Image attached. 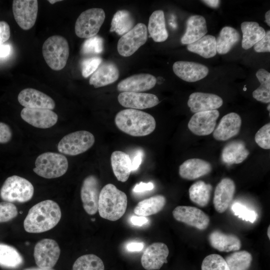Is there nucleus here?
Here are the masks:
<instances>
[{
  "instance_id": "nucleus-34",
  "label": "nucleus",
  "mask_w": 270,
  "mask_h": 270,
  "mask_svg": "<svg viewBox=\"0 0 270 270\" xmlns=\"http://www.w3.org/2000/svg\"><path fill=\"white\" fill-rule=\"evenodd\" d=\"M188 51L208 58L216 55V38L212 35H205L198 40L188 44Z\"/></svg>"
},
{
  "instance_id": "nucleus-60",
  "label": "nucleus",
  "mask_w": 270,
  "mask_h": 270,
  "mask_svg": "<svg viewBox=\"0 0 270 270\" xmlns=\"http://www.w3.org/2000/svg\"><path fill=\"white\" fill-rule=\"evenodd\" d=\"M270 105L268 104V108H267L269 112H270Z\"/></svg>"
},
{
  "instance_id": "nucleus-52",
  "label": "nucleus",
  "mask_w": 270,
  "mask_h": 270,
  "mask_svg": "<svg viewBox=\"0 0 270 270\" xmlns=\"http://www.w3.org/2000/svg\"><path fill=\"white\" fill-rule=\"evenodd\" d=\"M144 247V244L142 242H131L126 246V250L129 252H140Z\"/></svg>"
},
{
  "instance_id": "nucleus-15",
  "label": "nucleus",
  "mask_w": 270,
  "mask_h": 270,
  "mask_svg": "<svg viewBox=\"0 0 270 270\" xmlns=\"http://www.w3.org/2000/svg\"><path fill=\"white\" fill-rule=\"evenodd\" d=\"M169 254L168 246L163 242H154L144 250L141 258V264L146 270H160L167 263Z\"/></svg>"
},
{
  "instance_id": "nucleus-21",
  "label": "nucleus",
  "mask_w": 270,
  "mask_h": 270,
  "mask_svg": "<svg viewBox=\"0 0 270 270\" xmlns=\"http://www.w3.org/2000/svg\"><path fill=\"white\" fill-rule=\"evenodd\" d=\"M222 104V99L218 96L201 92L192 93L188 101V106L191 112L194 114L216 110Z\"/></svg>"
},
{
  "instance_id": "nucleus-6",
  "label": "nucleus",
  "mask_w": 270,
  "mask_h": 270,
  "mask_svg": "<svg viewBox=\"0 0 270 270\" xmlns=\"http://www.w3.org/2000/svg\"><path fill=\"white\" fill-rule=\"evenodd\" d=\"M34 188L28 180L16 175L8 178L0 189V197L4 202H26L30 200Z\"/></svg>"
},
{
  "instance_id": "nucleus-3",
  "label": "nucleus",
  "mask_w": 270,
  "mask_h": 270,
  "mask_svg": "<svg viewBox=\"0 0 270 270\" xmlns=\"http://www.w3.org/2000/svg\"><path fill=\"white\" fill-rule=\"evenodd\" d=\"M128 205L126 194L114 184H108L100 190L98 212L104 219L116 221L124 214Z\"/></svg>"
},
{
  "instance_id": "nucleus-11",
  "label": "nucleus",
  "mask_w": 270,
  "mask_h": 270,
  "mask_svg": "<svg viewBox=\"0 0 270 270\" xmlns=\"http://www.w3.org/2000/svg\"><path fill=\"white\" fill-rule=\"evenodd\" d=\"M12 12L15 20L24 30L30 29L35 24L38 12L36 0H14Z\"/></svg>"
},
{
  "instance_id": "nucleus-13",
  "label": "nucleus",
  "mask_w": 270,
  "mask_h": 270,
  "mask_svg": "<svg viewBox=\"0 0 270 270\" xmlns=\"http://www.w3.org/2000/svg\"><path fill=\"white\" fill-rule=\"evenodd\" d=\"M174 218L177 221L200 230H204L208 226L209 216L201 210L193 206H180L172 211Z\"/></svg>"
},
{
  "instance_id": "nucleus-7",
  "label": "nucleus",
  "mask_w": 270,
  "mask_h": 270,
  "mask_svg": "<svg viewBox=\"0 0 270 270\" xmlns=\"http://www.w3.org/2000/svg\"><path fill=\"white\" fill-rule=\"evenodd\" d=\"M95 138L87 130H78L64 136L57 148L62 154L74 156L84 153L94 145Z\"/></svg>"
},
{
  "instance_id": "nucleus-22",
  "label": "nucleus",
  "mask_w": 270,
  "mask_h": 270,
  "mask_svg": "<svg viewBox=\"0 0 270 270\" xmlns=\"http://www.w3.org/2000/svg\"><path fill=\"white\" fill-rule=\"evenodd\" d=\"M236 191L234 182L230 178H224L217 184L214 193L213 204L216 210L224 212L232 202Z\"/></svg>"
},
{
  "instance_id": "nucleus-17",
  "label": "nucleus",
  "mask_w": 270,
  "mask_h": 270,
  "mask_svg": "<svg viewBox=\"0 0 270 270\" xmlns=\"http://www.w3.org/2000/svg\"><path fill=\"white\" fill-rule=\"evenodd\" d=\"M118 102L123 106L135 110H144L158 105V98L152 94L122 92L118 96Z\"/></svg>"
},
{
  "instance_id": "nucleus-53",
  "label": "nucleus",
  "mask_w": 270,
  "mask_h": 270,
  "mask_svg": "<svg viewBox=\"0 0 270 270\" xmlns=\"http://www.w3.org/2000/svg\"><path fill=\"white\" fill-rule=\"evenodd\" d=\"M148 222V219L146 216H134L130 218V222L134 226H142Z\"/></svg>"
},
{
  "instance_id": "nucleus-43",
  "label": "nucleus",
  "mask_w": 270,
  "mask_h": 270,
  "mask_svg": "<svg viewBox=\"0 0 270 270\" xmlns=\"http://www.w3.org/2000/svg\"><path fill=\"white\" fill-rule=\"evenodd\" d=\"M234 214L244 220L254 223L257 218L258 214L254 210L238 202H234L231 206Z\"/></svg>"
},
{
  "instance_id": "nucleus-46",
  "label": "nucleus",
  "mask_w": 270,
  "mask_h": 270,
  "mask_svg": "<svg viewBox=\"0 0 270 270\" xmlns=\"http://www.w3.org/2000/svg\"><path fill=\"white\" fill-rule=\"evenodd\" d=\"M254 140L258 145L265 150L270 148V124L262 126L256 134Z\"/></svg>"
},
{
  "instance_id": "nucleus-40",
  "label": "nucleus",
  "mask_w": 270,
  "mask_h": 270,
  "mask_svg": "<svg viewBox=\"0 0 270 270\" xmlns=\"http://www.w3.org/2000/svg\"><path fill=\"white\" fill-rule=\"evenodd\" d=\"M102 260L93 254H84L79 257L74 262L72 270H104Z\"/></svg>"
},
{
  "instance_id": "nucleus-39",
  "label": "nucleus",
  "mask_w": 270,
  "mask_h": 270,
  "mask_svg": "<svg viewBox=\"0 0 270 270\" xmlns=\"http://www.w3.org/2000/svg\"><path fill=\"white\" fill-rule=\"evenodd\" d=\"M224 260L230 270H249L252 257L246 250H237L227 256Z\"/></svg>"
},
{
  "instance_id": "nucleus-8",
  "label": "nucleus",
  "mask_w": 270,
  "mask_h": 270,
  "mask_svg": "<svg viewBox=\"0 0 270 270\" xmlns=\"http://www.w3.org/2000/svg\"><path fill=\"white\" fill-rule=\"evenodd\" d=\"M106 18L104 11L100 8H92L82 12L74 26L76 35L80 38H90L96 35Z\"/></svg>"
},
{
  "instance_id": "nucleus-29",
  "label": "nucleus",
  "mask_w": 270,
  "mask_h": 270,
  "mask_svg": "<svg viewBox=\"0 0 270 270\" xmlns=\"http://www.w3.org/2000/svg\"><path fill=\"white\" fill-rule=\"evenodd\" d=\"M248 154L249 152L242 141L234 140L224 148L221 158L224 164L231 165L242 162Z\"/></svg>"
},
{
  "instance_id": "nucleus-41",
  "label": "nucleus",
  "mask_w": 270,
  "mask_h": 270,
  "mask_svg": "<svg viewBox=\"0 0 270 270\" xmlns=\"http://www.w3.org/2000/svg\"><path fill=\"white\" fill-rule=\"evenodd\" d=\"M104 49L102 38L98 36L87 38L82 44L81 52L84 55H94L100 54Z\"/></svg>"
},
{
  "instance_id": "nucleus-36",
  "label": "nucleus",
  "mask_w": 270,
  "mask_h": 270,
  "mask_svg": "<svg viewBox=\"0 0 270 270\" xmlns=\"http://www.w3.org/2000/svg\"><path fill=\"white\" fill-rule=\"evenodd\" d=\"M134 24V20L128 10H119L112 17L110 32L123 36L131 30Z\"/></svg>"
},
{
  "instance_id": "nucleus-27",
  "label": "nucleus",
  "mask_w": 270,
  "mask_h": 270,
  "mask_svg": "<svg viewBox=\"0 0 270 270\" xmlns=\"http://www.w3.org/2000/svg\"><path fill=\"white\" fill-rule=\"evenodd\" d=\"M208 241L212 247L222 252L237 251L241 247L240 240L236 236L217 230L209 234Z\"/></svg>"
},
{
  "instance_id": "nucleus-9",
  "label": "nucleus",
  "mask_w": 270,
  "mask_h": 270,
  "mask_svg": "<svg viewBox=\"0 0 270 270\" xmlns=\"http://www.w3.org/2000/svg\"><path fill=\"white\" fill-rule=\"evenodd\" d=\"M148 39L146 26L143 23L137 24L119 39L117 49L120 55L127 57L133 54Z\"/></svg>"
},
{
  "instance_id": "nucleus-47",
  "label": "nucleus",
  "mask_w": 270,
  "mask_h": 270,
  "mask_svg": "<svg viewBox=\"0 0 270 270\" xmlns=\"http://www.w3.org/2000/svg\"><path fill=\"white\" fill-rule=\"evenodd\" d=\"M254 50L257 52H270V30L266 32L264 36L254 46Z\"/></svg>"
},
{
  "instance_id": "nucleus-19",
  "label": "nucleus",
  "mask_w": 270,
  "mask_h": 270,
  "mask_svg": "<svg viewBox=\"0 0 270 270\" xmlns=\"http://www.w3.org/2000/svg\"><path fill=\"white\" fill-rule=\"evenodd\" d=\"M174 73L188 82H195L204 78L208 74V68L201 64L188 61H177L172 66Z\"/></svg>"
},
{
  "instance_id": "nucleus-37",
  "label": "nucleus",
  "mask_w": 270,
  "mask_h": 270,
  "mask_svg": "<svg viewBox=\"0 0 270 270\" xmlns=\"http://www.w3.org/2000/svg\"><path fill=\"white\" fill-rule=\"evenodd\" d=\"M24 262L22 256L14 247L0 243V266L6 268H16Z\"/></svg>"
},
{
  "instance_id": "nucleus-58",
  "label": "nucleus",
  "mask_w": 270,
  "mask_h": 270,
  "mask_svg": "<svg viewBox=\"0 0 270 270\" xmlns=\"http://www.w3.org/2000/svg\"><path fill=\"white\" fill-rule=\"evenodd\" d=\"M49 2L51 4H55L56 2H60L62 0H48Z\"/></svg>"
},
{
  "instance_id": "nucleus-28",
  "label": "nucleus",
  "mask_w": 270,
  "mask_h": 270,
  "mask_svg": "<svg viewBox=\"0 0 270 270\" xmlns=\"http://www.w3.org/2000/svg\"><path fill=\"white\" fill-rule=\"evenodd\" d=\"M110 162L117 180L121 182H126L132 172V160L129 155L120 150L114 151L111 154Z\"/></svg>"
},
{
  "instance_id": "nucleus-24",
  "label": "nucleus",
  "mask_w": 270,
  "mask_h": 270,
  "mask_svg": "<svg viewBox=\"0 0 270 270\" xmlns=\"http://www.w3.org/2000/svg\"><path fill=\"white\" fill-rule=\"evenodd\" d=\"M212 170L211 164L204 160L194 158L186 160L179 167L181 178L194 180L209 174Z\"/></svg>"
},
{
  "instance_id": "nucleus-50",
  "label": "nucleus",
  "mask_w": 270,
  "mask_h": 270,
  "mask_svg": "<svg viewBox=\"0 0 270 270\" xmlns=\"http://www.w3.org/2000/svg\"><path fill=\"white\" fill-rule=\"evenodd\" d=\"M154 188V185L152 182H148V183L140 182L135 185L132 189V190L134 192H142L146 191H148L152 190Z\"/></svg>"
},
{
  "instance_id": "nucleus-51",
  "label": "nucleus",
  "mask_w": 270,
  "mask_h": 270,
  "mask_svg": "<svg viewBox=\"0 0 270 270\" xmlns=\"http://www.w3.org/2000/svg\"><path fill=\"white\" fill-rule=\"evenodd\" d=\"M143 156V152L142 150H138L136 153V154L132 161V171H135L138 170L142 163Z\"/></svg>"
},
{
  "instance_id": "nucleus-18",
  "label": "nucleus",
  "mask_w": 270,
  "mask_h": 270,
  "mask_svg": "<svg viewBox=\"0 0 270 270\" xmlns=\"http://www.w3.org/2000/svg\"><path fill=\"white\" fill-rule=\"evenodd\" d=\"M19 103L26 108H40L52 110L55 108L54 100L46 94L32 88L22 90L18 96Z\"/></svg>"
},
{
  "instance_id": "nucleus-23",
  "label": "nucleus",
  "mask_w": 270,
  "mask_h": 270,
  "mask_svg": "<svg viewBox=\"0 0 270 270\" xmlns=\"http://www.w3.org/2000/svg\"><path fill=\"white\" fill-rule=\"evenodd\" d=\"M241 124L242 119L238 114H228L221 118L218 126L214 130L213 136L218 140H226L239 132Z\"/></svg>"
},
{
  "instance_id": "nucleus-4",
  "label": "nucleus",
  "mask_w": 270,
  "mask_h": 270,
  "mask_svg": "<svg viewBox=\"0 0 270 270\" xmlns=\"http://www.w3.org/2000/svg\"><path fill=\"white\" fill-rule=\"evenodd\" d=\"M69 45L66 38L54 35L44 42L42 52L44 59L50 68L60 70L66 66L69 56Z\"/></svg>"
},
{
  "instance_id": "nucleus-16",
  "label": "nucleus",
  "mask_w": 270,
  "mask_h": 270,
  "mask_svg": "<svg viewBox=\"0 0 270 270\" xmlns=\"http://www.w3.org/2000/svg\"><path fill=\"white\" fill-rule=\"evenodd\" d=\"M219 116L216 110L195 113L188 123V128L196 135H209L214 130Z\"/></svg>"
},
{
  "instance_id": "nucleus-30",
  "label": "nucleus",
  "mask_w": 270,
  "mask_h": 270,
  "mask_svg": "<svg viewBox=\"0 0 270 270\" xmlns=\"http://www.w3.org/2000/svg\"><path fill=\"white\" fill-rule=\"evenodd\" d=\"M148 30L156 42H162L168 38V34L166 27L164 12L162 10H155L150 15Z\"/></svg>"
},
{
  "instance_id": "nucleus-54",
  "label": "nucleus",
  "mask_w": 270,
  "mask_h": 270,
  "mask_svg": "<svg viewBox=\"0 0 270 270\" xmlns=\"http://www.w3.org/2000/svg\"><path fill=\"white\" fill-rule=\"evenodd\" d=\"M11 48L10 46L6 44H0V58H4L9 55Z\"/></svg>"
},
{
  "instance_id": "nucleus-38",
  "label": "nucleus",
  "mask_w": 270,
  "mask_h": 270,
  "mask_svg": "<svg viewBox=\"0 0 270 270\" xmlns=\"http://www.w3.org/2000/svg\"><path fill=\"white\" fill-rule=\"evenodd\" d=\"M260 84L252 92L254 98L263 103L270 102V73L264 68L259 69L256 72Z\"/></svg>"
},
{
  "instance_id": "nucleus-55",
  "label": "nucleus",
  "mask_w": 270,
  "mask_h": 270,
  "mask_svg": "<svg viewBox=\"0 0 270 270\" xmlns=\"http://www.w3.org/2000/svg\"><path fill=\"white\" fill-rule=\"evenodd\" d=\"M204 4L212 8H217L219 6L220 1L218 0H202Z\"/></svg>"
},
{
  "instance_id": "nucleus-14",
  "label": "nucleus",
  "mask_w": 270,
  "mask_h": 270,
  "mask_svg": "<svg viewBox=\"0 0 270 270\" xmlns=\"http://www.w3.org/2000/svg\"><path fill=\"white\" fill-rule=\"evenodd\" d=\"M20 116L31 126L44 129L53 126L58 120L55 112L46 108H24L21 110Z\"/></svg>"
},
{
  "instance_id": "nucleus-2",
  "label": "nucleus",
  "mask_w": 270,
  "mask_h": 270,
  "mask_svg": "<svg viewBox=\"0 0 270 270\" xmlns=\"http://www.w3.org/2000/svg\"><path fill=\"white\" fill-rule=\"evenodd\" d=\"M117 128L133 136H144L156 128L154 118L150 114L138 110L127 108L117 113L114 118Z\"/></svg>"
},
{
  "instance_id": "nucleus-10",
  "label": "nucleus",
  "mask_w": 270,
  "mask_h": 270,
  "mask_svg": "<svg viewBox=\"0 0 270 270\" xmlns=\"http://www.w3.org/2000/svg\"><path fill=\"white\" fill-rule=\"evenodd\" d=\"M60 254L57 242L50 238H44L34 246V256L38 267L51 269L56 264Z\"/></svg>"
},
{
  "instance_id": "nucleus-56",
  "label": "nucleus",
  "mask_w": 270,
  "mask_h": 270,
  "mask_svg": "<svg viewBox=\"0 0 270 270\" xmlns=\"http://www.w3.org/2000/svg\"><path fill=\"white\" fill-rule=\"evenodd\" d=\"M265 22L268 26H270V10H268L265 14Z\"/></svg>"
},
{
  "instance_id": "nucleus-12",
  "label": "nucleus",
  "mask_w": 270,
  "mask_h": 270,
  "mask_svg": "<svg viewBox=\"0 0 270 270\" xmlns=\"http://www.w3.org/2000/svg\"><path fill=\"white\" fill-rule=\"evenodd\" d=\"M100 187L99 180L94 175H89L83 180L80 198L83 208L88 214H94L98 211Z\"/></svg>"
},
{
  "instance_id": "nucleus-35",
  "label": "nucleus",
  "mask_w": 270,
  "mask_h": 270,
  "mask_svg": "<svg viewBox=\"0 0 270 270\" xmlns=\"http://www.w3.org/2000/svg\"><path fill=\"white\" fill-rule=\"evenodd\" d=\"M212 189L210 184H206L202 180L197 181L189 188L190 198L198 206L205 207L210 201Z\"/></svg>"
},
{
  "instance_id": "nucleus-42",
  "label": "nucleus",
  "mask_w": 270,
  "mask_h": 270,
  "mask_svg": "<svg viewBox=\"0 0 270 270\" xmlns=\"http://www.w3.org/2000/svg\"><path fill=\"white\" fill-rule=\"evenodd\" d=\"M202 270H230L224 258L218 254L207 256L203 260Z\"/></svg>"
},
{
  "instance_id": "nucleus-45",
  "label": "nucleus",
  "mask_w": 270,
  "mask_h": 270,
  "mask_svg": "<svg viewBox=\"0 0 270 270\" xmlns=\"http://www.w3.org/2000/svg\"><path fill=\"white\" fill-rule=\"evenodd\" d=\"M18 214L16 206L12 202H0V222H8L15 218Z\"/></svg>"
},
{
  "instance_id": "nucleus-44",
  "label": "nucleus",
  "mask_w": 270,
  "mask_h": 270,
  "mask_svg": "<svg viewBox=\"0 0 270 270\" xmlns=\"http://www.w3.org/2000/svg\"><path fill=\"white\" fill-rule=\"evenodd\" d=\"M102 59L98 56H92L84 59L81 62L82 76L86 78L92 74L102 64Z\"/></svg>"
},
{
  "instance_id": "nucleus-20",
  "label": "nucleus",
  "mask_w": 270,
  "mask_h": 270,
  "mask_svg": "<svg viewBox=\"0 0 270 270\" xmlns=\"http://www.w3.org/2000/svg\"><path fill=\"white\" fill-rule=\"evenodd\" d=\"M156 82L155 76L149 74H134L120 81L118 90L122 92H141L153 88Z\"/></svg>"
},
{
  "instance_id": "nucleus-33",
  "label": "nucleus",
  "mask_w": 270,
  "mask_h": 270,
  "mask_svg": "<svg viewBox=\"0 0 270 270\" xmlns=\"http://www.w3.org/2000/svg\"><path fill=\"white\" fill-rule=\"evenodd\" d=\"M240 40L239 32L231 26H224L216 39V52L224 54L229 52Z\"/></svg>"
},
{
  "instance_id": "nucleus-32",
  "label": "nucleus",
  "mask_w": 270,
  "mask_h": 270,
  "mask_svg": "<svg viewBox=\"0 0 270 270\" xmlns=\"http://www.w3.org/2000/svg\"><path fill=\"white\" fill-rule=\"evenodd\" d=\"M166 204V198L164 196H154L138 202L134 208V212L138 216L146 217L159 212Z\"/></svg>"
},
{
  "instance_id": "nucleus-1",
  "label": "nucleus",
  "mask_w": 270,
  "mask_h": 270,
  "mask_svg": "<svg viewBox=\"0 0 270 270\" xmlns=\"http://www.w3.org/2000/svg\"><path fill=\"white\" fill-rule=\"evenodd\" d=\"M61 217L58 204L52 200H44L29 210L24 222V227L28 232H43L56 226Z\"/></svg>"
},
{
  "instance_id": "nucleus-57",
  "label": "nucleus",
  "mask_w": 270,
  "mask_h": 270,
  "mask_svg": "<svg viewBox=\"0 0 270 270\" xmlns=\"http://www.w3.org/2000/svg\"><path fill=\"white\" fill-rule=\"evenodd\" d=\"M24 270H54L52 269H46V268H42L39 267H34V268H26Z\"/></svg>"
},
{
  "instance_id": "nucleus-49",
  "label": "nucleus",
  "mask_w": 270,
  "mask_h": 270,
  "mask_svg": "<svg viewBox=\"0 0 270 270\" xmlns=\"http://www.w3.org/2000/svg\"><path fill=\"white\" fill-rule=\"evenodd\" d=\"M10 36V28L8 24L4 21H0V44L7 41Z\"/></svg>"
},
{
  "instance_id": "nucleus-25",
  "label": "nucleus",
  "mask_w": 270,
  "mask_h": 270,
  "mask_svg": "<svg viewBox=\"0 0 270 270\" xmlns=\"http://www.w3.org/2000/svg\"><path fill=\"white\" fill-rule=\"evenodd\" d=\"M119 70L112 62L101 64L98 69L92 74L89 84L95 88H98L112 84L119 77Z\"/></svg>"
},
{
  "instance_id": "nucleus-5",
  "label": "nucleus",
  "mask_w": 270,
  "mask_h": 270,
  "mask_svg": "<svg viewBox=\"0 0 270 270\" xmlns=\"http://www.w3.org/2000/svg\"><path fill=\"white\" fill-rule=\"evenodd\" d=\"M68 166V160L64 154L49 152L37 157L33 170L44 178H55L65 174Z\"/></svg>"
},
{
  "instance_id": "nucleus-48",
  "label": "nucleus",
  "mask_w": 270,
  "mask_h": 270,
  "mask_svg": "<svg viewBox=\"0 0 270 270\" xmlns=\"http://www.w3.org/2000/svg\"><path fill=\"white\" fill-rule=\"evenodd\" d=\"M12 136V130L6 124L0 122V144H6L9 142Z\"/></svg>"
},
{
  "instance_id": "nucleus-31",
  "label": "nucleus",
  "mask_w": 270,
  "mask_h": 270,
  "mask_svg": "<svg viewBox=\"0 0 270 270\" xmlns=\"http://www.w3.org/2000/svg\"><path fill=\"white\" fill-rule=\"evenodd\" d=\"M242 32V47L248 50L261 40L265 36L264 29L255 22H244L241 24Z\"/></svg>"
},
{
  "instance_id": "nucleus-26",
  "label": "nucleus",
  "mask_w": 270,
  "mask_h": 270,
  "mask_svg": "<svg viewBox=\"0 0 270 270\" xmlns=\"http://www.w3.org/2000/svg\"><path fill=\"white\" fill-rule=\"evenodd\" d=\"M186 30L181 42L184 44L193 43L203 37L208 32L206 20L200 15H192L186 21Z\"/></svg>"
},
{
  "instance_id": "nucleus-59",
  "label": "nucleus",
  "mask_w": 270,
  "mask_h": 270,
  "mask_svg": "<svg viewBox=\"0 0 270 270\" xmlns=\"http://www.w3.org/2000/svg\"><path fill=\"white\" fill-rule=\"evenodd\" d=\"M270 226H268V228L267 234H268V236L269 238H270Z\"/></svg>"
}]
</instances>
